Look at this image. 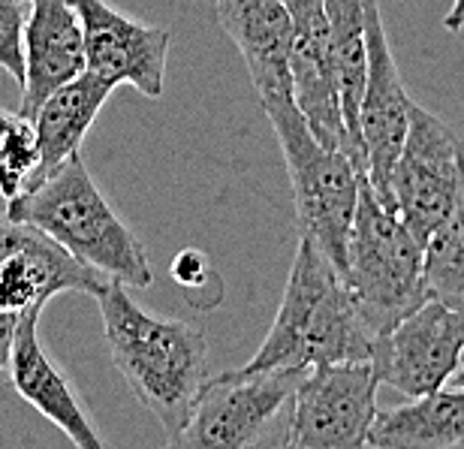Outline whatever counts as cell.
<instances>
[{
  "instance_id": "obj_1",
  "label": "cell",
  "mask_w": 464,
  "mask_h": 449,
  "mask_svg": "<svg viewBox=\"0 0 464 449\" xmlns=\"http://www.w3.org/2000/svg\"><path fill=\"white\" fill-rule=\"evenodd\" d=\"M97 302L112 365L163 425L172 446L211 380L206 335L193 323L148 314L121 280H109Z\"/></svg>"
},
{
  "instance_id": "obj_2",
  "label": "cell",
  "mask_w": 464,
  "mask_h": 449,
  "mask_svg": "<svg viewBox=\"0 0 464 449\" xmlns=\"http://www.w3.org/2000/svg\"><path fill=\"white\" fill-rule=\"evenodd\" d=\"M374 344L377 332L368 326L347 278L317 241L299 236L277 317L245 368L263 371L371 362Z\"/></svg>"
},
{
  "instance_id": "obj_3",
  "label": "cell",
  "mask_w": 464,
  "mask_h": 449,
  "mask_svg": "<svg viewBox=\"0 0 464 449\" xmlns=\"http://www.w3.org/2000/svg\"><path fill=\"white\" fill-rule=\"evenodd\" d=\"M6 202L15 220L43 229L88 268L124 287H151L154 268L145 245L100 193L82 151Z\"/></svg>"
},
{
  "instance_id": "obj_4",
  "label": "cell",
  "mask_w": 464,
  "mask_h": 449,
  "mask_svg": "<svg viewBox=\"0 0 464 449\" xmlns=\"http://www.w3.org/2000/svg\"><path fill=\"white\" fill-rule=\"evenodd\" d=\"M272 121L281 145L286 175H290L295 223L299 236L314 239L326 250L338 271H347V241L359 205V187L365 175L350 161L347 151L326 145L304 121L293 93L259 100Z\"/></svg>"
},
{
  "instance_id": "obj_5",
  "label": "cell",
  "mask_w": 464,
  "mask_h": 449,
  "mask_svg": "<svg viewBox=\"0 0 464 449\" xmlns=\"http://www.w3.org/2000/svg\"><path fill=\"white\" fill-rule=\"evenodd\" d=\"M344 278L377 338L429 298L425 245L377 200L368 179L359 187Z\"/></svg>"
},
{
  "instance_id": "obj_6",
  "label": "cell",
  "mask_w": 464,
  "mask_h": 449,
  "mask_svg": "<svg viewBox=\"0 0 464 449\" xmlns=\"http://www.w3.org/2000/svg\"><path fill=\"white\" fill-rule=\"evenodd\" d=\"M308 368H236L206 383L188 428L172 446L256 449L286 446L295 389Z\"/></svg>"
},
{
  "instance_id": "obj_7",
  "label": "cell",
  "mask_w": 464,
  "mask_h": 449,
  "mask_svg": "<svg viewBox=\"0 0 464 449\" xmlns=\"http://www.w3.org/2000/svg\"><path fill=\"white\" fill-rule=\"evenodd\" d=\"M461 190L464 142L440 118L413 102L404 145L389 181L392 209L425 245L459 205Z\"/></svg>"
},
{
  "instance_id": "obj_8",
  "label": "cell",
  "mask_w": 464,
  "mask_h": 449,
  "mask_svg": "<svg viewBox=\"0 0 464 449\" xmlns=\"http://www.w3.org/2000/svg\"><path fill=\"white\" fill-rule=\"evenodd\" d=\"M377 374L365 362L314 365L295 389L286 449L368 446L377 419Z\"/></svg>"
},
{
  "instance_id": "obj_9",
  "label": "cell",
  "mask_w": 464,
  "mask_h": 449,
  "mask_svg": "<svg viewBox=\"0 0 464 449\" xmlns=\"http://www.w3.org/2000/svg\"><path fill=\"white\" fill-rule=\"evenodd\" d=\"M464 362V311L443 298L429 296L401 317L374 344V374L380 386L422 398L447 386Z\"/></svg>"
},
{
  "instance_id": "obj_10",
  "label": "cell",
  "mask_w": 464,
  "mask_h": 449,
  "mask_svg": "<svg viewBox=\"0 0 464 449\" xmlns=\"http://www.w3.org/2000/svg\"><path fill=\"white\" fill-rule=\"evenodd\" d=\"M365 36H368V73L365 91L359 102V130L368 157V184L386 209H392V170L398 151L404 145L407 124H411V106L401 73H398L392 45H389L380 0H365ZM395 211V209H392Z\"/></svg>"
},
{
  "instance_id": "obj_11",
  "label": "cell",
  "mask_w": 464,
  "mask_h": 449,
  "mask_svg": "<svg viewBox=\"0 0 464 449\" xmlns=\"http://www.w3.org/2000/svg\"><path fill=\"white\" fill-rule=\"evenodd\" d=\"M85 27L88 70L109 85H133L145 97H163L172 34L142 24L106 0H72Z\"/></svg>"
},
{
  "instance_id": "obj_12",
  "label": "cell",
  "mask_w": 464,
  "mask_h": 449,
  "mask_svg": "<svg viewBox=\"0 0 464 449\" xmlns=\"http://www.w3.org/2000/svg\"><path fill=\"white\" fill-rule=\"evenodd\" d=\"M286 9H290L293 18L290 79L295 106L302 109L304 121L323 142L347 151L350 161L359 166L356 148H353L344 124V112H341L335 67H332L326 0H286Z\"/></svg>"
},
{
  "instance_id": "obj_13",
  "label": "cell",
  "mask_w": 464,
  "mask_h": 449,
  "mask_svg": "<svg viewBox=\"0 0 464 449\" xmlns=\"http://www.w3.org/2000/svg\"><path fill=\"white\" fill-rule=\"evenodd\" d=\"M88 70L85 27L72 0H27L24 82L18 112L34 118L40 102L63 82Z\"/></svg>"
},
{
  "instance_id": "obj_14",
  "label": "cell",
  "mask_w": 464,
  "mask_h": 449,
  "mask_svg": "<svg viewBox=\"0 0 464 449\" xmlns=\"http://www.w3.org/2000/svg\"><path fill=\"white\" fill-rule=\"evenodd\" d=\"M218 24L238 49L259 100L293 93L286 0H211Z\"/></svg>"
},
{
  "instance_id": "obj_15",
  "label": "cell",
  "mask_w": 464,
  "mask_h": 449,
  "mask_svg": "<svg viewBox=\"0 0 464 449\" xmlns=\"http://www.w3.org/2000/svg\"><path fill=\"white\" fill-rule=\"evenodd\" d=\"M36 326H40L36 311L24 314L22 326H18L13 359H9V380H13L15 392L36 414H43L52 425H58L79 449H103L106 441L97 434L88 410L82 407L76 386L45 353Z\"/></svg>"
},
{
  "instance_id": "obj_16",
  "label": "cell",
  "mask_w": 464,
  "mask_h": 449,
  "mask_svg": "<svg viewBox=\"0 0 464 449\" xmlns=\"http://www.w3.org/2000/svg\"><path fill=\"white\" fill-rule=\"evenodd\" d=\"M112 91L115 85H109L97 73L85 70L76 79L63 82L58 91H52L40 102V109L31 118L36 136H40V154H43L40 179L49 175L52 170H58L61 163H67L72 154L82 151L88 130L94 127L100 109L106 106Z\"/></svg>"
},
{
  "instance_id": "obj_17",
  "label": "cell",
  "mask_w": 464,
  "mask_h": 449,
  "mask_svg": "<svg viewBox=\"0 0 464 449\" xmlns=\"http://www.w3.org/2000/svg\"><path fill=\"white\" fill-rule=\"evenodd\" d=\"M368 446L377 449H447L464 446V386H440L422 398L377 414Z\"/></svg>"
},
{
  "instance_id": "obj_18",
  "label": "cell",
  "mask_w": 464,
  "mask_h": 449,
  "mask_svg": "<svg viewBox=\"0 0 464 449\" xmlns=\"http://www.w3.org/2000/svg\"><path fill=\"white\" fill-rule=\"evenodd\" d=\"M326 22H329V52H332V67H335L341 112H344V124L350 142L356 148L362 172H368L365 142H362V130H359V102H362V91H365V73H368L365 0H326Z\"/></svg>"
},
{
  "instance_id": "obj_19",
  "label": "cell",
  "mask_w": 464,
  "mask_h": 449,
  "mask_svg": "<svg viewBox=\"0 0 464 449\" xmlns=\"http://www.w3.org/2000/svg\"><path fill=\"white\" fill-rule=\"evenodd\" d=\"M425 284L429 296L464 311V190L450 218L425 241Z\"/></svg>"
},
{
  "instance_id": "obj_20",
  "label": "cell",
  "mask_w": 464,
  "mask_h": 449,
  "mask_svg": "<svg viewBox=\"0 0 464 449\" xmlns=\"http://www.w3.org/2000/svg\"><path fill=\"white\" fill-rule=\"evenodd\" d=\"M40 136L22 112L0 109V196L15 200L40 179Z\"/></svg>"
},
{
  "instance_id": "obj_21",
  "label": "cell",
  "mask_w": 464,
  "mask_h": 449,
  "mask_svg": "<svg viewBox=\"0 0 464 449\" xmlns=\"http://www.w3.org/2000/svg\"><path fill=\"white\" fill-rule=\"evenodd\" d=\"M24 24L27 0H0V67L18 85L24 82Z\"/></svg>"
},
{
  "instance_id": "obj_22",
  "label": "cell",
  "mask_w": 464,
  "mask_h": 449,
  "mask_svg": "<svg viewBox=\"0 0 464 449\" xmlns=\"http://www.w3.org/2000/svg\"><path fill=\"white\" fill-rule=\"evenodd\" d=\"M34 232H36V227L15 220L13 214H9V202L0 196V259H6L22 245H27V241L34 239Z\"/></svg>"
},
{
  "instance_id": "obj_23",
  "label": "cell",
  "mask_w": 464,
  "mask_h": 449,
  "mask_svg": "<svg viewBox=\"0 0 464 449\" xmlns=\"http://www.w3.org/2000/svg\"><path fill=\"white\" fill-rule=\"evenodd\" d=\"M22 320H24L22 314H13V311H4V307H0V374L9 371L13 344H15V335H18V326H22Z\"/></svg>"
},
{
  "instance_id": "obj_24",
  "label": "cell",
  "mask_w": 464,
  "mask_h": 449,
  "mask_svg": "<svg viewBox=\"0 0 464 449\" xmlns=\"http://www.w3.org/2000/svg\"><path fill=\"white\" fill-rule=\"evenodd\" d=\"M443 27H447L450 34L464 31V0H452L450 13L443 15Z\"/></svg>"
},
{
  "instance_id": "obj_25",
  "label": "cell",
  "mask_w": 464,
  "mask_h": 449,
  "mask_svg": "<svg viewBox=\"0 0 464 449\" xmlns=\"http://www.w3.org/2000/svg\"><path fill=\"white\" fill-rule=\"evenodd\" d=\"M450 383H452V386H464V362H461V368L456 371V377H452Z\"/></svg>"
}]
</instances>
